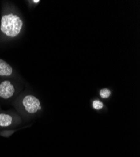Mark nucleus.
Instances as JSON below:
<instances>
[{"mask_svg":"<svg viewBox=\"0 0 140 157\" xmlns=\"http://www.w3.org/2000/svg\"><path fill=\"white\" fill-rule=\"evenodd\" d=\"M23 27V21L21 18L13 14L5 15L2 18V32L9 37H15L21 32Z\"/></svg>","mask_w":140,"mask_h":157,"instance_id":"1","label":"nucleus"},{"mask_svg":"<svg viewBox=\"0 0 140 157\" xmlns=\"http://www.w3.org/2000/svg\"><path fill=\"white\" fill-rule=\"evenodd\" d=\"M23 105L28 113L33 114L41 109L40 102L36 97L28 95L23 99Z\"/></svg>","mask_w":140,"mask_h":157,"instance_id":"2","label":"nucleus"},{"mask_svg":"<svg viewBox=\"0 0 140 157\" xmlns=\"http://www.w3.org/2000/svg\"><path fill=\"white\" fill-rule=\"evenodd\" d=\"M15 87L10 81H5L0 84V97L3 99H8L13 96Z\"/></svg>","mask_w":140,"mask_h":157,"instance_id":"3","label":"nucleus"},{"mask_svg":"<svg viewBox=\"0 0 140 157\" xmlns=\"http://www.w3.org/2000/svg\"><path fill=\"white\" fill-rule=\"evenodd\" d=\"M13 72L12 67L2 59H0V76H9Z\"/></svg>","mask_w":140,"mask_h":157,"instance_id":"4","label":"nucleus"},{"mask_svg":"<svg viewBox=\"0 0 140 157\" xmlns=\"http://www.w3.org/2000/svg\"><path fill=\"white\" fill-rule=\"evenodd\" d=\"M12 117L6 114H0V126L6 127L12 123Z\"/></svg>","mask_w":140,"mask_h":157,"instance_id":"5","label":"nucleus"},{"mask_svg":"<svg viewBox=\"0 0 140 157\" xmlns=\"http://www.w3.org/2000/svg\"><path fill=\"white\" fill-rule=\"evenodd\" d=\"M111 94V90L108 88H103L100 90L99 95L103 99H107L110 97Z\"/></svg>","mask_w":140,"mask_h":157,"instance_id":"6","label":"nucleus"},{"mask_svg":"<svg viewBox=\"0 0 140 157\" xmlns=\"http://www.w3.org/2000/svg\"><path fill=\"white\" fill-rule=\"evenodd\" d=\"M103 106H104L103 103L99 100L94 101L93 102V107L94 109L100 110L101 109H103Z\"/></svg>","mask_w":140,"mask_h":157,"instance_id":"7","label":"nucleus"},{"mask_svg":"<svg viewBox=\"0 0 140 157\" xmlns=\"http://www.w3.org/2000/svg\"><path fill=\"white\" fill-rule=\"evenodd\" d=\"M33 2H34L35 3H38L39 2H40V1H39V0H37V1H36V0H35V1H33Z\"/></svg>","mask_w":140,"mask_h":157,"instance_id":"8","label":"nucleus"}]
</instances>
